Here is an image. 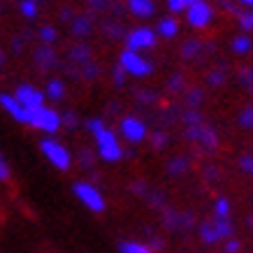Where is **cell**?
Returning a JSON list of instances; mask_svg holds the SVG:
<instances>
[{"mask_svg": "<svg viewBox=\"0 0 253 253\" xmlns=\"http://www.w3.org/2000/svg\"><path fill=\"white\" fill-rule=\"evenodd\" d=\"M40 151L44 154V158L51 163L54 168L63 169V172H68L70 165H72V156H70V151L61 144V142H56V139H51V137H46V139L40 142Z\"/></svg>", "mask_w": 253, "mask_h": 253, "instance_id": "6da1fadb", "label": "cell"}, {"mask_svg": "<svg viewBox=\"0 0 253 253\" xmlns=\"http://www.w3.org/2000/svg\"><path fill=\"white\" fill-rule=\"evenodd\" d=\"M95 144H98V156L105 163H116L126 156V151L119 144V137L112 130H102L100 135H95Z\"/></svg>", "mask_w": 253, "mask_h": 253, "instance_id": "7a4b0ae2", "label": "cell"}, {"mask_svg": "<svg viewBox=\"0 0 253 253\" xmlns=\"http://www.w3.org/2000/svg\"><path fill=\"white\" fill-rule=\"evenodd\" d=\"M72 193H75V198H77L86 209L98 211V214L105 211V198H102V193L93 184H88V181H77V184L72 186Z\"/></svg>", "mask_w": 253, "mask_h": 253, "instance_id": "3957f363", "label": "cell"}, {"mask_svg": "<svg viewBox=\"0 0 253 253\" xmlns=\"http://www.w3.org/2000/svg\"><path fill=\"white\" fill-rule=\"evenodd\" d=\"M119 65H121L130 77H149L151 75V70H154V65L146 61L142 54H137V51H123L121 58H119Z\"/></svg>", "mask_w": 253, "mask_h": 253, "instance_id": "277c9868", "label": "cell"}, {"mask_svg": "<svg viewBox=\"0 0 253 253\" xmlns=\"http://www.w3.org/2000/svg\"><path fill=\"white\" fill-rule=\"evenodd\" d=\"M61 116L56 114L54 109L49 107H40V109H33L31 112V121H28V126H33V128H38V130H44V132H56L58 128H61Z\"/></svg>", "mask_w": 253, "mask_h": 253, "instance_id": "5b68a950", "label": "cell"}, {"mask_svg": "<svg viewBox=\"0 0 253 253\" xmlns=\"http://www.w3.org/2000/svg\"><path fill=\"white\" fill-rule=\"evenodd\" d=\"M156 46V31L151 28H135L126 35V49L128 51H144V49H151Z\"/></svg>", "mask_w": 253, "mask_h": 253, "instance_id": "8992f818", "label": "cell"}, {"mask_svg": "<svg viewBox=\"0 0 253 253\" xmlns=\"http://www.w3.org/2000/svg\"><path fill=\"white\" fill-rule=\"evenodd\" d=\"M119 130H121L123 139H128L130 144H139V142L146 137V126L137 116H126V119H121Z\"/></svg>", "mask_w": 253, "mask_h": 253, "instance_id": "52a82bcc", "label": "cell"}, {"mask_svg": "<svg viewBox=\"0 0 253 253\" xmlns=\"http://www.w3.org/2000/svg\"><path fill=\"white\" fill-rule=\"evenodd\" d=\"M186 19H188L193 28H207L209 23L214 21V7L209 2H205V0H200L186 12Z\"/></svg>", "mask_w": 253, "mask_h": 253, "instance_id": "ba28073f", "label": "cell"}, {"mask_svg": "<svg viewBox=\"0 0 253 253\" xmlns=\"http://www.w3.org/2000/svg\"><path fill=\"white\" fill-rule=\"evenodd\" d=\"M14 98L19 100V102H21L28 112L44 107V93L38 91V88H35V86H31V84H21V86H19V88H16V93H14Z\"/></svg>", "mask_w": 253, "mask_h": 253, "instance_id": "9c48e42d", "label": "cell"}, {"mask_svg": "<svg viewBox=\"0 0 253 253\" xmlns=\"http://www.w3.org/2000/svg\"><path fill=\"white\" fill-rule=\"evenodd\" d=\"M186 137L200 142V144L205 146V149H209V151H214L216 146H218V135H216L209 126H205V123H202V126H188Z\"/></svg>", "mask_w": 253, "mask_h": 253, "instance_id": "30bf717a", "label": "cell"}, {"mask_svg": "<svg viewBox=\"0 0 253 253\" xmlns=\"http://www.w3.org/2000/svg\"><path fill=\"white\" fill-rule=\"evenodd\" d=\"M0 105H2V109H5V112H7L14 121H19V123H28V121H31V112L23 107V105L14 98V95L2 93V95H0Z\"/></svg>", "mask_w": 253, "mask_h": 253, "instance_id": "8fae6325", "label": "cell"}, {"mask_svg": "<svg viewBox=\"0 0 253 253\" xmlns=\"http://www.w3.org/2000/svg\"><path fill=\"white\" fill-rule=\"evenodd\" d=\"M128 9H130V14L139 16V19H149L156 12V2L154 0H128Z\"/></svg>", "mask_w": 253, "mask_h": 253, "instance_id": "7c38bea8", "label": "cell"}, {"mask_svg": "<svg viewBox=\"0 0 253 253\" xmlns=\"http://www.w3.org/2000/svg\"><path fill=\"white\" fill-rule=\"evenodd\" d=\"M56 63H58V58H56V54L49 49V46H42V49H38L35 51V65H38L40 70H54Z\"/></svg>", "mask_w": 253, "mask_h": 253, "instance_id": "4fadbf2b", "label": "cell"}, {"mask_svg": "<svg viewBox=\"0 0 253 253\" xmlns=\"http://www.w3.org/2000/svg\"><path fill=\"white\" fill-rule=\"evenodd\" d=\"M156 33L161 35V38H174L176 33H179V23H176L174 16H163L158 26H156Z\"/></svg>", "mask_w": 253, "mask_h": 253, "instance_id": "5bb4252c", "label": "cell"}, {"mask_svg": "<svg viewBox=\"0 0 253 253\" xmlns=\"http://www.w3.org/2000/svg\"><path fill=\"white\" fill-rule=\"evenodd\" d=\"M200 237H202L205 244H216V242H221V235L216 230V223H209V221L200 225Z\"/></svg>", "mask_w": 253, "mask_h": 253, "instance_id": "9a60e30c", "label": "cell"}, {"mask_svg": "<svg viewBox=\"0 0 253 253\" xmlns=\"http://www.w3.org/2000/svg\"><path fill=\"white\" fill-rule=\"evenodd\" d=\"M44 95L49 100H63V95H65V84H63L61 79H51L49 84H46V88H44Z\"/></svg>", "mask_w": 253, "mask_h": 253, "instance_id": "2e32d148", "label": "cell"}, {"mask_svg": "<svg viewBox=\"0 0 253 253\" xmlns=\"http://www.w3.org/2000/svg\"><path fill=\"white\" fill-rule=\"evenodd\" d=\"M230 46H232V51H235V54L244 56V54H249V51L253 49V42H251L249 35H237V38L230 42Z\"/></svg>", "mask_w": 253, "mask_h": 253, "instance_id": "e0dca14e", "label": "cell"}, {"mask_svg": "<svg viewBox=\"0 0 253 253\" xmlns=\"http://www.w3.org/2000/svg\"><path fill=\"white\" fill-rule=\"evenodd\" d=\"M70 58H72L75 63H82V68H84V65H88V63H91V49H88L86 44L72 46V51H70Z\"/></svg>", "mask_w": 253, "mask_h": 253, "instance_id": "ac0fdd59", "label": "cell"}, {"mask_svg": "<svg viewBox=\"0 0 253 253\" xmlns=\"http://www.w3.org/2000/svg\"><path fill=\"white\" fill-rule=\"evenodd\" d=\"M72 33H75L77 38H86V35L91 33V19H88V16H77V19L72 21Z\"/></svg>", "mask_w": 253, "mask_h": 253, "instance_id": "d6986e66", "label": "cell"}, {"mask_svg": "<svg viewBox=\"0 0 253 253\" xmlns=\"http://www.w3.org/2000/svg\"><path fill=\"white\" fill-rule=\"evenodd\" d=\"M165 223H168L169 228H188L191 225V216L186 214H172V211H168L165 214Z\"/></svg>", "mask_w": 253, "mask_h": 253, "instance_id": "ffe728a7", "label": "cell"}, {"mask_svg": "<svg viewBox=\"0 0 253 253\" xmlns=\"http://www.w3.org/2000/svg\"><path fill=\"white\" fill-rule=\"evenodd\" d=\"M119 251L121 253H151V249L146 244H142V242H121Z\"/></svg>", "mask_w": 253, "mask_h": 253, "instance_id": "44dd1931", "label": "cell"}, {"mask_svg": "<svg viewBox=\"0 0 253 253\" xmlns=\"http://www.w3.org/2000/svg\"><path fill=\"white\" fill-rule=\"evenodd\" d=\"M195 2H200V0H168V7H169V12L179 14V12H188Z\"/></svg>", "mask_w": 253, "mask_h": 253, "instance_id": "7402d4cb", "label": "cell"}, {"mask_svg": "<svg viewBox=\"0 0 253 253\" xmlns=\"http://www.w3.org/2000/svg\"><path fill=\"white\" fill-rule=\"evenodd\" d=\"M186 169H188V158L184 156H179V158H172L168 165V172L169 174H184Z\"/></svg>", "mask_w": 253, "mask_h": 253, "instance_id": "603a6c76", "label": "cell"}, {"mask_svg": "<svg viewBox=\"0 0 253 253\" xmlns=\"http://www.w3.org/2000/svg\"><path fill=\"white\" fill-rule=\"evenodd\" d=\"M23 16H28V19H35L38 16V9H40V2L38 0H21V5H19Z\"/></svg>", "mask_w": 253, "mask_h": 253, "instance_id": "cb8c5ba5", "label": "cell"}, {"mask_svg": "<svg viewBox=\"0 0 253 253\" xmlns=\"http://www.w3.org/2000/svg\"><path fill=\"white\" fill-rule=\"evenodd\" d=\"M216 230H218V235H221V239H230L232 232H235V228H232V223L228 221V218H216Z\"/></svg>", "mask_w": 253, "mask_h": 253, "instance_id": "d4e9b609", "label": "cell"}, {"mask_svg": "<svg viewBox=\"0 0 253 253\" xmlns=\"http://www.w3.org/2000/svg\"><path fill=\"white\" fill-rule=\"evenodd\" d=\"M214 211H216V218H228L230 216V200L218 198L214 202Z\"/></svg>", "mask_w": 253, "mask_h": 253, "instance_id": "484cf974", "label": "cell"}, {"mask_svg": "<svg viewBox=\"0 0 253 253\" xmlns=\"http://www.w3.org/2000/svg\"><path fill=\"white\" fill-rule=\"evenodd\" d=\"M239 26H242V31L253 33V9H244V12H239Z\"/></svg>", "mask_w": 253, "mask_h": 253, "instance_id": "4316f807", "label": "cell"}, {"mask_svg": "<svg viewBox=\"0 0 253 253\" xmlns=\"http://www.w3.org/2000/svg\"><path fill=\"white\" fill-rule=\"evenodd\" d=\"M239 84L244 86L246 91H251V93H253V68L239 70Z\"/></svg>", "mask_w": 253, "mask_h": 253, "instance_id": "83f0119b", "label": "cell"}, {"mask_svg": "<svg viewBox=\"0 0 253 253\" xmlns=\"http://www.w3.org/2000/svg\"><path fill=\"white\" fill-rule=\"evenodd\" d=\"M40 38H42V42H44V44H51V42H56L58 33H56L54 26H42V28H40Z\"/></svg>", "mask_w": 253, "mask_h": 253, "instance_id": "f1b7e54d", "label": "cell"}, {"mask_svg": "<svg viewBox=\"0 0 253 253\" xmlns=\"http://www.w3.org/2000/svg\"><path fill=\"white\" fill-rule=\"evenodd\" d=\"M239 126H242V128H253V105L242 109V114H239Z\"/></svg>", "mask_w": 253, "mask_h": 253, "instance_id": "f546056e", "label": "cell"}, {"mask_svg": "<svg viewBox=\"0 0 253 253\" xmlns=\"http://www.w3.org/2000/svg\"><path fill=\"white\" fill-rule=\"evenodd\" d=\"M200 49H202V44H200V42H186V44L181 46V56H184V58H193Z\"/></svg>", "mask_w": 253, "mask_h": 253, "instance_id": "4dcf8cb0", "label": "cell"}, {"mask_svg": "<svg viewBox=\"0 0 253 253\" xmlns=\"http://www.w3.org/2000/svg\"><path fill=\"white\" fill-rule=\"evenodd\" d=\"M86 128H88V132H91L93 137H95V135H100L102 130H107V128H105V123H102V119H88Z\"/></svg>", "mask_w": 253, "mask_h": 253, "instance_id": "1f68e13d", "label": "cell"}, {"mask_svg": "<svg viewBox=\"0 0 253 253\" xmlns=\"http://www.w3.org/2000/svg\"><path fill=\"white\" fill-rule=\"evenodd\" d=\"M207 82L211 86H221L223 82H225V72H223V68L211 70V72H209V77H207Z\"/></svg>", "mask_w": 253, "mask_h": 253, "instance_id": "d6a6232c", "label": "cell"}, {"mask_svg": "<svg viewBox=\"0 0 253 253\" xmlns=\"http://www.w3.org/2000/svg\"><path fill=\"white\" fill-rule=\"evenodd\" d=\"M184 121L188 123V126H202V116H200L198 109H188L184 114Z\"/></svg>", "mask_w": 253, "mask_h": 253, "instance_id": "836d02e7", "label": "cell"}, {"mask_svg": "<svg viewBox=\"0 0 253 253\" xmlns=\"http://www.w3.org/2000/svg\"><path fill=\"white\" fill-rule=\"evenodd\" d=\"M202 98H205L202 91H200V88H193V91H188V95H186V102H188L191 107H198L200 102H202Z\"/></svg>", "mask_w": 253, "mask_h": 253, "instance_id": "e575fe53", "label": "cell"}, {"mask_svg": "<svg viewBox=\"0 0 253 253\" xmlns=\"http://www.w3.org/2000/svg\"><path fill=\"white\" fill-rule=\"evenodd\" d=\"M168 88L172 93H176V91H181L184 88V77L181 75H174V77H169V82H168Z\"/></svg>", "mask_w": 253, "mask_h": 253, "instance_id": "d590c367", "label": "cell"}, {"mask_svg": "<svg viewBox=\"0 0 253 253\" xmlns=\"http://www.w3.org/2000/svg\"><path fill=\"white\" fill-rule=\"evenodd\" d=\"M239 168L244 169L246 174L253 176V156H242V158H239Z\"/></svg>", "mask_w": 253, "mask_h": 253, "instance_id": "8d00e7d4", "label": "cell"}, {"mask_svg": "<svg viewBox=\"0 0 253 253\" xmlns=\"http://www.w3.org/2000/svg\"><path fill=\"white\" fill-rule=\"evenodd\" d=\"M151 142H154L156 149H163V146H168V135H165L163 130H158V132H154V137H151Z\"/></svg>", "mask_w": 253, "mask_h": 253, "instance_id": "74e56055", "label": "cell"}, {"mask_svg": "<svg viewBox=\"0 0 253 253\" xmlns=\"http://www.w3.org/2000/svg\"><path fill=\"white\" fill-rule=\"evenodd\" d=\"M126 77H128V72H126L121 65H116V68H114V84L116 86H123V84H126Z\"/></svg>", "mask_w": 253, "mask_h": 253, "instance_id": "f35d334b", "label": "cell"}, {"mask_svg": "<svg viewBox=\"0 0 253 253\" xmlns=\"http://www.w3.org/2000/svg\"><path fill=\"white\" fill-rule=\"evenodd\" d=\"M0 179H2V181L9 179V165H7V158H5V156H0Z\"/></svg>", "mask_w": 253, "mask_h": 253, "instance_id": "ab89813d", "label": "cell"}, {"mask_svg": "<svg viewBox=\"0 0 253 253\" xmlns=\"http://www.w3.org/2000/svg\"><path fill=\"white\" fill-rule=\"evenodd\" d=\"M63 123L68 126V128H77L79 121H77V116H75V112H68V114H63Z\"/></svg>", "mask_w": 253, "mask_h": 253, "instance_id": "60d3db41", "label": "cell"}, {"mask_svg": "<svg viewBox=\"0 0 253 253\" xmlns=\"http://www.w3.org/2000/svg\"><path fill=\"white\" fill-rule=\"evenodd\" d=\"M95 75H98V68H95L93 63H88V65H84V68H82V77H86V79H93V77H95Z\"/></svg>", "mask_w": 253, "mask_h": 253, "instance_id": "b9f144b4", "label": "cell"}, {"mask_svg": "<svg viewBox=\"0 0 253 253\" xmlns=\"http://www.w3.org/2000/svg\"><path fill=\"white\" fill-rule=\"evenodd\" d=\"M239 251V242L237 239H228L225 242V253H237Z\"/></svg>", "mask_w": 253, "mask_h": 253, "instance_id": "7bdbcfd3", "label": "cell"}, {"mask_svg": "<svg viewBox=\"0 0 253 253\" xmlns=\"http://www.w3.org/2000/svg\"><path fill=\"white\" fill-rule=\"evenodd\" d=\"M137 98L142 100V102H154V100H156V93H149V91H139V93H137Z\"/></svg>", "mask_w": 253, "mask_h": 253, "instance_id": "ee69618b", "label": "cell"}, {"mask_svg": "<svg viewBox=\"0 0 253 253\" xmlns=\"http://www.w3.org/2000/svg\"><path fill=\"white\" fill-rule=\"evenodd\" d=\"M88 5H91L93 9H105L107 7V0H88Z\"/></svg>", "mask_w": 253, "mask_h": 253, "instance_id": "f6af8a7d", "label": "cell"}, {"mask_svg": "<svg viewBox=\"0 0 253 253\" xmlns=\"http://www.w3.org/2000/svg\"><path fill=\"white\" fill-rule=\"evenodd\" d=\"M61 19H63V21H70V19H72V9H70V7L63 9V12H61ZM72 21H75V19H72Z\"/></svg>", "mask_w": 253, "mask_h": 253, "instance_id": "bcb514c9", "label": "cell"}, {"mask_svg": "<svg viewBox=\"0 0 253 253\" xmlns=\"http://www.w3.org/2000/svg\"><path fill=\"white\" fill-rule=\"evenodd\" d=\"M205 174H207V179H216V176H218V169H216V168H207V172H205Z\"/></svg>", "mask_w": 253, "mask_h": 253, "instance_id": "7dc6e473", "label": "cell"}, {"mask_svg": "<svg viewBox=\"0 0 253 253\" xmlns=\"http://www.w3.org/2000/svg\"><path fill=\"white\" fill-rule=\"evenodd\" d=\"M12 49H14V51H21V40H12Z\"/></svg>", "mask_w": 253, "mask_h": 253, "instance_id": "c3c4849f", "label": "cell"}, {"mask_svg": "<svg viewBox=\"0 0 253 253\" xmlns=\"http://www.w3.org/2000/svg\"><path fill=\"white\" fill-rule=\"evenodd\" d=\"M235 2H242L246 9H253V0H235Z\"/></svg>", "mask_w": 253, "mask_h": 253, "instance_id": "681fc988", "label": "cell"}, {"mask_svg": "<svg viewBox=\"0 0 253 253\" xmlns=\"http://www.w3.org/2000/svg\"><path fill=\"white\" fill-rule=\"evenodd\" d=\"M249 225H251V228H253V216H251V218H249Z\"/></svg>", "mask_w": 253, "mask_h": 253, "instance_id": "f907efd6", "label": "cell"}]
</instances>
